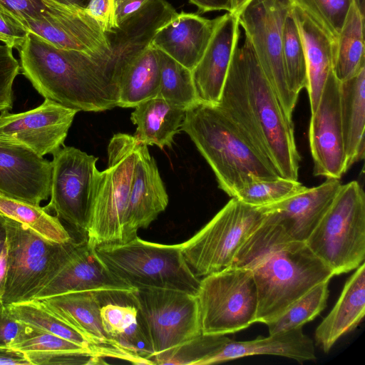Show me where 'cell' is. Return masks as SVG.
Here are the masks:
<instances>
[{"instance_id":"cell-28","label":"cell","mask_w":365,"mask_h":365,"mask_svg":"<svg viewBox=\"0 0 365 365\" xmlns=\"http://www.w3.org/2000/svg\"><path fill=\"white\" fill-rule=\"evenodd\" d=\"M130 120L137 125L133 137L142 145L171 148L182 128L186 110L160 97L149 99L134 108Z\"/></svg>"},{"instance_id":"cell-45","label":"cell","mask_w":365,"mask_h":365,"mask_svg":"<svg viewBox=\"0 0 365 365\" xmlns=\"http://www.w3.org/2000/svg\"><path fill=\"white\" fill-rule=\"evenodd\" d=\"M26 327V324L13 316L8 306L0 299V348L9 347Z\"/></svg>"},{"instance_id":"cell-36","label":"cell","mask_w":365,"mask_h":365,"mask_svg":"<svg viewBox=\"0 0 365 365\" xmlns=\"http://www.w3.org/2000/svg\"><path fill=\"white\" fill-rule=\"evenodd\" d=\"M282 62L288 86L292 92L299 96L307 86V65L304 46L296 22L288 14L283 31Z\"/></svg>"},{"instance_id":"cell-8","label":"cell","mask_w":365,"mask_h":365,"mask_svg":"<svg viewBox=\"0 0 365 365\" xmlns=\"http://www.w3.org/2000/svg\"><path fill=\"white\" fill-rule=\"evenodd\" d=\"M5 217L7 262L0 299L9 305L33 299L58 273L75 240L72 238L65 243L54 242Z\"/></svg>"},{"instance_id":"cell-9","label":"cell","mask_w":365,"mask_h":365,"mask_svg":"<svg viewBox=\"0 0 365 365\" xmlns=\"http://www.w3.org/2000/svg\"><path fill=\"white\" fill-rule=\"evenodd\" d=\"M264 217L262 207L232 197L204 227L180 244L195 275L205 277L231 266L241 247Z\"/></svg>"},{"instance_id":"cell-10","label":"cell","mask_w":365,"mask_h":365,"mask_svg":"<svg viewBox=\"0 0 365 365\" xmlns=\"http://www.w3.org/2000/svg\"><path fill=\"white\" fill-rule=\"evenodd\" d=\"M196 297L203 334L226 335L256 322L257 289L247 268L230 266L203 277Z\"/></svg>"},{"instance_id":"cell-6","label":"cell","mask_w":365,"mask_h":365,"mask_svg":"<svg viewBox=\"0 0 365 365\" xmlns=\"http://www.w3.org/2000/svg\"><path fill=\"white\" fill-rule=\"evenodd\" d=\"M95 250L112 274L136 289L197 292L200 279L186 262L180 244L150 242L136 236L127 242L97 246Z\"/></svg>"},{"instance_id":"cell-24","label":"cell","mask_w":365,"mask_h":365,"mask_svg":"<svg viewBox=\"0 0 365 365\" xmlns=\"http://www.w3.org/2000/svg\"><path fill=\"white\" fill-rule=\"evenodd\" d=\"M255 355H274L294 359L300 364L316 359L314 341L302 327L258 336L249 341L230 340L201 365L219 364Z\"/></svg>"},{"instance_id":"cell-23","label":"cell","mask_w":365,"mask_h":365,"mask_svg":"<svg viewBox=\"0 0 365 365\" xmlns=\"http://www.w3.org/2000/svg\"><path fill=\"white\" fill-rule=\"evenodd\" d=\"M168 204V195L155 159L148 146L140 144L135 160L126 213L128 240L138 229L147 228Z\"/></svg>"},{"instance_id":"cell-41","label":"cell","mask_w":365,"mask_h":365,"mask_svg":"<svg viewBox=\"0 0 365 365\" xmlns=\"http://www.w3.org/2000/svg\"><path fill=\"white\" fill-rule=\"evenodd\" d=\"M20 71L12 48L0 44V113L13 107V83Z\"/></svg>"},{"instance_id":"cell-19","label":"cell","mask_w":365,"mask_h":365,"mask_svg":"<svg viewBox=\"0 0 365 365\" xmlns=\"http://www.w3.org/2000/svg\"><path fill=\"white\" fill-rule=\"evenodd\" d=\"M52 163L31 150L0 140V193L32 205L51 194Z\"/></svg>"},{"instance_id":"cell-32","label":"cell","mask_w":365,"mask_h":365,"mask_svg":"<svg viewBox=\"0 0 365 365\" xmlns=\"http://www.w3.org/2000/svg\"><path fill=\"white\" fill-rule=\"evenodd\" d=\"M0 215L26 225L50 241L65 243L72 239L59 219L40 205L11 198L0 193Z\"/></svg>"},{"instance_id":"cell-37","label":"cell","mask_w":365,"mask_h":365,"mask_svg":"<svg viewBox=\"0 0 365 365\" xmlns=\"http://www.w3.org/2000/svg\"><path fill=\"white\" fill-rule=\"evenodd\" d=\"M230 338L225 335L201 334L164 353L154 356V364L201 365L217 353Z\"/></svg>"},{"instance_id":"cell-29","label":"cell","mask_w":365,"mask_h":365,"mask_svg":"<svg viewBox=\"0 0 365 365\" xmlns=\"http://www.w3.org/2000/svg\"><path fill=\"white\" fill-rule=\"evenodd\" d=\"M159 89L158 53L150 43L122 71L118 85L117 106L135 108L157 97Z\"/></svg>"},{"instance_id":"cell-35","label":"cell","mask_w":365,"mask_h":365,"mask_svg":"<svg viewBox=\"0 0 365 365\" xmlns=\"http://www.w3.org/2000/svg\"><path fill=\"white\" fill-rule=\"evenodd\" d=\"M329 282H321L295 301L282 314L267 324L269 334L302 327L327 307Z\"/></svg>"},{"instance_id":"cell-25","label":"cell","mask_w":365,"mask_h":365,"mask_svg":"<svg viewBox=\"0 0 365 365\" xmlns=\"http://www.w3.org/2000/svg\"><path fill=\"white\" fill-rule=\"evenodd\" d=\"M365 314V264L346 280L331 312L314 332V339L325 353L344 334L354 329Z\"/></svg>"},{"instance_id":"cell-13","label":"cell","mask_w":365,"mask_h":365,"mask_svg":"<svg viewBox=\"0 0 365 365\" xmlns=\"http://www.w3.org/2000/svg\"><path fill=\"white\" fill-rule=\"evenodd\" d=\"M98 158L74 147L53 155L51 200L43 208L53 212L86 237L87 217L98 169Z\"/></svg>"},{"instance_id":"cell-12","label":"cell","mask_w":365,"mask_h":365,"mask_svg":"<svg viewBox=\"0 0 365 365\" xmlns=\"http://www.w3.org/2000/svg\"><path fill=\"white\" fill-rule=\"evenodd\" d=\"M128 297L138 309L154 356L202 334L196 295L173 289H144Z\"/></svg>"},{"instance_id":"cell-49","label":"cell","mask_w":365,"mask_h":365,"mask_svg":"<svg viewBox=\"0 0 365 365\" xmlns=\"http://www.w3.org/2000/svg\"><path fill=\"white\" fill-rule=\"evenodd\" d=\"M0 364L31 365L24 353L9 347L0 348Z\"/></svg>"},{"instance_id":"cell-7","label":"cell","mask_w":365,"mask_h":365,"mask_svg":"<svg viewBox=\"0 0 365 365\" xmlns=\"http://www.w3.org/2000/svg\"><path fill=\"white\" fill-rule=\"evenodd\" d=\"M334 275L356 269L365 258V195L357 181L341 185L305 242Z\"/></svg>"},{"instance_id":"cell-51","label":"cell","mask_w":365,"mask_h":365,"mask_svg":"<svg viewBox=\"0 0 365 365\" xmlns=\"http://www.w3.org/2000/svg\"><path fill=\"white\" fill-rule=\"evenodd\" d=\"M250 0H230V13L237 16L241 10Z\"/></svg>"},{"instance_id":"cell-38","label":"cell","mask_w":365,"mask_h":365,"mask_svg":"<svg viewBox=\"0 0 365 365\" xmlns=\"http://www.w3.org/2000/svg\"><path fill=\"white\" fill-rule=\"evenodd\" d=\"M305 187L298 180L278 177L251 182L233 197L250 206L261 207L286 200Z\"/></svg>"},{"instance_id":"cell-5","label":"cell","mask_w":365,"mask_h":365,"mask_svg":"<svg viewBox=\"0 0 365 365\" xmlns=\"http://www.w3.org/2000/svg\"><path fill=\"white\" fill-rule=\"evenodd\" d=\"M140 145L126 133L109 142L108 168L96 173L87 217L86 237L93 247L128 242L126 213Z\"/></svg>"},{"instance_id":"cell-11","label":"cell","mask_w":365,"mask_h":365,"mask_svg":"<svg viewBox=\"0 0 365 365\" xmlns=\"http://www.w3.org/2000/svg\"><path fill=\"white\" fill-rule=\"evenodd\" d=\"M291 7L290 0H250L237 18L265 78L292 120L298 96L288 86L282 56L284 26Z\"/></svg>"},{"instance_id":"cell-30","label":"cell","mask_w":365,"mask_h":365,"mask_svg":"<svg viewBox=\"0 0 365 365\" xmlns=\"http://www.w3.org/2000/svg\"><path fill=\"white\" fill-rule=\"evenodd\" d=\"M101 317L103 329L111 339L123 349L152 361V345L139 319L138 309L132 302L102 305Z\"/></svg>"},{"instance_id":"cell-20","label":"cell","mask_w":365,"mask_h":365,"mask_svg":"<svg viewBox=\"0 0 365 365\" xmlns=\"http://www.w3.org/2000/svg\"><path fill=\"white\" fill-rule=\"evenodd\" d=\"M240 36L237 16L230 12L222 15L205 51L191 71L200 103L213 106L219 103Z\"/></svg>"},{"instance_id":"cell-3","label":"cell","mask_w":365,"mask_h":365,"mask_svg":"<svg viewBox=\"0 0 365 365\" xmlns=\"http://www.w3.org/2000/svg\"><path fill=\"white\" fill-rule=\"evenodd\" d=\"M19 51L22 73L44 98L79 111L117 106L118 82L98 55L58 48L31 32Z\"/></svg>"},{"instance_id":"cell-43","label":"cell","mask_w":365,"mask_h":365,"mask_svg":"<svg viewBox=\"0 0 365 365\" xmlns=\"http://www.w3.org/2000/svg\"><path fill=\"white\" fill-rule=\"evenodd\" d=\"M31 365L98 364L103 358L65 351L24 353Z\"/></svg>"},{"instance_id":"cell-44","label":"cell","mask_w":365,"mask_h":365,"mask_svg":"<svg viewBox=\"0 0 365 365\" xmlns=\"http://www.w3.org/2000/svg\"><path fill=\"white\" fill-rule=\"evenodd\" d=\"M28 34V30L16 16L0 4V41L19 51Z\"/></svg>"},{"instance_id":"cell-48","label":"cell","mask_w":365,"mask_h":365,"mask_svg":"<svg viewBox=\"0 0 365 365\" xmlns=\"http://www.w3.org/2000/svg\"><path fill=\"white\" fill-rule=\"evenodd\" d=\"M7 262L6 217L0 215V297L3 292Z\"/></svg>"},{"instance_id":"cell-52","label":"cell","mask_w":365,"mask_h":365,"mask_svg":"<svg viewBox=\"0 0 365 365\" xmlns=\"http://www.w3.org/2000/svg\"><path fill=\"white\" fill-rule=\"evenodd\" d=\"M56 2L60 3L69 6L78 7L85 9L89 0H53Z\"/></svg>"},{"instance_id":"cell-31","label":"cell","mask_w":365,"mask_h":365,"mask_svg":"<svg viewBox=\"0 0 365 365\" xmlns=\"http://www.w3.org/2000/svg\"><path fill=\"white\" fill-rule=\"evenodd\" d=\"M364 5L354 1L333 48V72L342 82L365 65Z\"/></svg>"},{"instance_id":"cell-47","label":"cell","mask_w":365,"mask_h":365,"mask_svg":"<svg viewBox=\"0 0 365 365\" xmlns=\"http://www.w3.org/2000/svg\"><path fill=\"white\" fill-rule=\"evenodd\" d=\"M150 0H115V19L118 26L130 15L141 9Z\"/></svg>"},{"instance_id":"cell-4","label":"cell","mask_w":365,"mask_h":365,"mask_svg":"<svg viewBox=\"0 0 365 365\" xmlns=\"http://www.w3.org/2000/svg\"><path fill=\"white\" fill-rule=\"evenodd\" d=\"M181 130L212 168L218 187L231 197L251 182L280 177L217 106L200 103L187 109Z\"/></svg>"},{"instance_id":"cell-46","label":"cell","mask_w":365,"mask_h":365,"mask_svg":"<svg viewBox=\"0 0 365 365\" xmlns=\"http://www.w3.org/2000/svg\"><path fill=\"white\" fill-rule=\"evenodd\" d=\"M85 9L106 33L118 27L115 19V0H89Z\"/></svg>"},{"instance_id":"cell-39","label":"cell","mask_w":365,"mask_h":365,"mask_svg":"<svg viewBox=\"0 0 365 365\" xmlns=\"http://www.w3.org/2000/svg\"><path fill=\"white\" fill-rule=\"evenodd\" d=\"M309 16L329 36L334 45L354 1L363 0H290Z\"/></svg>"},{"instance_id":"cell-50","label":"cell","mask_w":365,"mask_h":365,"mask_svg":"<svg viewBox=\"0 0 365 365\" xmlns=\"http://www.w3.org/2000/svg\"><path fill=\"white\" fill-rule=\"evenodd\" d=\"M200 12L225 10L230 11V0H189Z\"/></svg>"},{"instance_id":"cell-34","label":"cell","mask_w":365,"mask_h":365,"mask_svg":"<svg viewBox=\"0 0 365 365\" xmlns=\"http://www.w3.org/2000/svg\"><path fill=\"white\" fill-rule=\"evenodd\" d=\"M158 53L160 63L158 96L186 110L200 103L192 71L163 51L158 50Z\"/></svg>"},{"instance_id":"cell-15","label":"cell","mask_w":365,"mask_h":365,"mask_svg":"<svg viewBox=\"0 0 365 365\" xmlns=\"http://www.w3.org/2000/svg\"><path fill=\"white\" fill-rule=\"evenodd\" d=\"M309 140L313 174L339 180L349 170L340 115V81L328 77L316 110L312 113Z\"/></svg>"},{"instance_id":"cell-33","label":"cell","mask_w":365,"mask_h":365,"mask_svg":"<svg viewBox=\"0 0 365 365\" xmlns=\"http://www.w3.org/2000/svg\"><path fill=\"white\" fill-rule=\"evenodd\" d=\"M13 316L24 324L55 334L93 351L101 358L104 352L93 346L76 330L46 309L38 299H31L7 305Z\"/></svg>"},{"instance_id":"cell-27","label":"cell","mask_w":365,"mask_h":365,"mask_svg":"<svg viewBox=\"0 0 365 365\" xmlns=\"http://www.w3.org/2000/svg\"><path fill=\"white\" fill-rule=\"evenodd\" d=\"M340 115L347 168L365 154V65L340 82Z\"/></svg>"},{"instance_id":"cell-16","label":"cell","mask_w":365,"mask_h":365,"mask_svg":"<svg viewBox=\"0 0 365 365\" xmlns=\"http://www.w3.org/2000/svg\"><path fill=\"white\" fill-rule=\"evenodd\" d=\"M101 295L92 291H77L38 300L49 312L101 349L106 357L135 364H153L152 361L123 349L107 335L101 317Z\"/></svg>"},{"instance_id":"cell-26","label":"cell","mask_w":365,"mask_h":365,"mask_svg":"<svg viewBox=\"0 0 365 365\" xmlns=\"http://www.w3.org/2000/svg\"><path fill=\"white\" fill-rule=\"evenodd\" d=\"M291 14L299 29L304 48L306 89L312 113L317 108L325 83L333 72L334 43L309 15L292 3Z\"/></svg>"},{"instance_id":"cell-42","label":"cell","mask_w":365,"mask_h":365,"mask_svg":"<svg viewBox=\"0 0 365 365\" xmlns=\"http://www.w3.org/2000/svg\"><path fill=\"white\" fill-rule=\"evenodd\" d=\"M0 4L24 19H41L64 5L53 0H0Z\"/></svg>"},{"instance_id":"cell-14","label":"cell","mask_w":365,"mask_h":365,"mask_svg":"<svg viewBox=\"0 0 365 365\" xmlns=\"http://www.w3.org/2000/svg\"><path fill=\"white\" fill-rule=\"evenodd\" d=\"M78 111L48 98L23 113L4 110L0 113V140L24 146L42 157L53 155L64 145Z\"/></svg>"},{"instance_id":"cell-2","label":"cell","mask_w":365,"mask_h":365,"mask_svg":"<svg viewBox=\"0 0 365 365\" xmlns=\"http://www.w3.org/2000/svg\"><path fill=\"white\" fill-rule=\"evenodd\" d=\"M231 266L252 271L258 296L256 322L265 324L315 285L334 276L305 242L292 240L266 214Z\"/></svg>"},{"instance_id":"cell-17","label":"cell","mask_w":365,"mask_h":365,"mask_svg":"<svg viewBox=\"0 0 365 365\" xmlns=\"http://www.w3.org/2000/svg\"><path fill=\"white\" fill-rule=\"evenodd\" d=\"M16 17L29 32L58 48L92 56L103 55L110 50L106 32L86 9L64 5L39 19Z\"/></svg>"},{"instance_id":"cell-22","label":"cell","mask_w":365,"mask_h":365,"mask_svg":"<svg viewBox=\"0 0 365 365\" xmlns=\"http://www.w3.org/2000/svg\"><path fill=\"white\" fill-rule=\"evenodd\" d=\"M222 16L208 19L192 13H177L160 26L150 45L192 71L202 58Z\"/></svg>"},{"instance_id":"cell-18","label":"cell","mask_w":365,"mask_h":365,"mask_svg":"<svg viewBox=\"0 0 365 365\" xmlns=\"http://www.w3.org/2000/svg\"><path fill=\"white\" fill-rule=\"evenodd\" d=\"M135 290L108 270L98 258L95 247L89 245L85 237L81 241L74 242L58 273L33 299L77 291L128 296Z\"/></svg>"},{"instance_id":"cell-21","label":"cell","mask_w":365,"mask_h":365,"mask_svg":"<svg viewBox=\"0 0 365 365\" xmlns=\"http://www.w3.org/2000/svg\"><path fill=\"white\" fill-rule=\"evenodd\" d=\"M339 180L327 178L321 185L305 187L276 204L261 207L266 216L279 225L294 240L305 242L337 195Z\"/></svg>"},{"instance_id":"cell-1","label":"cell","mask_w":365,"mask_h":365,"mask_svg":"<svg viewBox=\"0 0 365 365\" xmlns=\"http://www.w3.org/2000/svg\"><path fill=\"white\" fill-rule=\"evenodd\" d=\"M216 106L280 177L298 180L301 158L293 121L286 116L246 37L234 51Z\"/></svg>"},{"instance_id":"cell-40","label":"cell","mask_w":365,"mask_h":365,"mask_svg":"<svg viewBox=\"0 0 365 365\" xmlns=\"http://www.w3.org/2000/svg\"><path fill=\"white\" fill-rule=\"evenodd\" d=\"M9 348L23 353L65 351L100 357L89 349L28 325L26 330L9 346Z\"/></svg>"}]
</instances>
